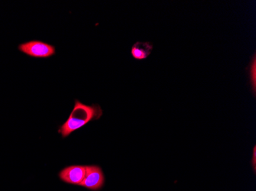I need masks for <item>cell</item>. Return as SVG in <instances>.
<instances>
[{
  "mask_svg": "<svg viewBox=\"0 0 256 191\" xmlns=\"http://www.w3.org/2000/svg\"><path fill=\"white\" fill-rule=\"evenodd\" d=\"M102 114L103 111L99 105L88 106L76 100L74 109L66 123L60 126L58 133L63 138L68 137L73 132L83 127L90 121L100 119Z\"/></svg>",
  "mask_w": 256,
  "mask_h": 191,
  "instance_id": "obj_1",
  "label": "cell"
},
{
  "mask_svg": "<svg viewBox=\"0 0 256 191\" xmlns=\"http://www.w3.org/2000/svg\"><path fill=\"white\" fill-rule=\"evenodd\" d=\"M18 48L23 54L36 58H47L56 54L54 46L40 41L22 43L18 45Z\"/></svg>",
  "mask_w": 256,
  "mask_h": 191,
  "instance_id": "obj_2",
  "label": "cell"
},
{
  "mask_svg": "<svg viewBox=\"0 0 256 191\" xmlns=\"http://www.w3.org/2000/svg\"><path fill=\"white\" fill-rule=\"evenodd\" d=\"M104 184V176L100 167L90 165L86 167V174L80 186L88 189L97 191Z\"/></svg>",
  "mask_w": 256,
  "mask_h": 191,
  "instance_id": "obj_3",
  "label": "cell"
},
{
  "mask_svg": "<svg viewBox=\"0 0 256 191\" xmlns=\"http://www.w3.org/2000/svg\"><path fill=\"white\" fill-rule=\"evenodd\" d=\"M86 167L83 165H72L66 167L60 172V178L62 182L69 185H79L82 182L86 174Z\"/></svg>",
  "mask_w": 256,
  "mask_h": 191,
  "instance_id": "obj_4",
  "label": "cell"
},
{
  "mask_svg": "<svg viewBox=\"0 0 256 191\" xmlns=\"http://www.w3.org/2000/svg\"><path fill=\"white\" fill-rule=\"evenodd\" d=\"M153 48V45L150 43L138 41L132 47V54L136 60H143L150 54Z\"/></svg>",
  "mask_w": 256,
  "mask_h": 191,
  "instance_id": "obj_5",
  "label": "cell"
},
{
  "mask_svg": "<svg viewBox=\"0 0 256 191\" xmlns=\"http://www.w3.org/2000/svg\"><path fill=\"white\" fill-rule=\"evenodd\" d=\"M251 67H252V69L251 68V70H250V73L253 72L252 76H251V83L253 84L252 88L254 93V91H256V57H254V56ZM250 75H252V74H250Z\"/></svg>",
  "mask_w": 256,
  "mask_h": 191,
  "instance_id": "obj_6",
  "label": "cell"
}]
</instances>
